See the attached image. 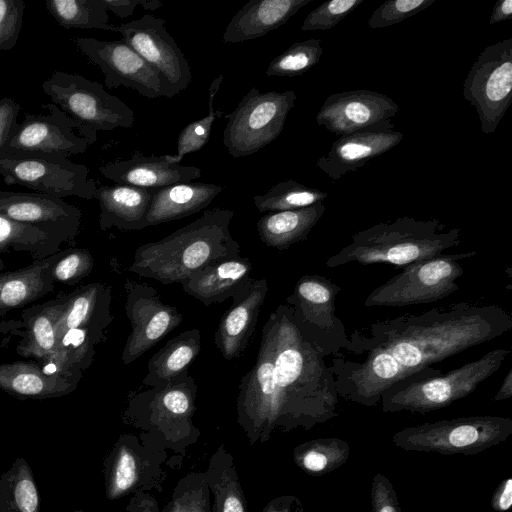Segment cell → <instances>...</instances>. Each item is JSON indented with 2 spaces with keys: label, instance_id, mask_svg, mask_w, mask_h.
I'll return each instance as SVG.
<instances>
[{
  "label": "cell",
  "instance_id": "6da1fadb",
  "mask_svg": "<svg viewBox=\"0 0 512 512\" xmlns=\"http://www.w3.org/2000/svg\"><path fill=\"white\" fill-rule=\"evenodd\" d=\"M512 329V316L498 305L457 302L422 314L379 320L350 336V361L340 353L329 368L343 399L374 407L394 384L412 377L440 375L433 364Z\"/></svg>",
  "mask_w": 512,
  "mask_h": 512
},
{
  "label": "cell",
  "instance_id": "7a4b0ae2",
  "mask_svg": "<svg viewBox=\"0 0 512 512\" xmlns=\"http://www.w3.org/2000/svg\"><path fill=\"white\" fill-rule=\"evenodd\" d=\"M261 342L273 362L278 421L310 429L338 415L333 374L291 306L279 305L270 314Z\"/></svg>",
  "mask_w": 512,
  "mask_h": 512
},
{
  "label": "cell",
  "instance_id": "3957f363",
  "mask_svg": "<svg viewBox=\"0 0 512 512\" xmlns=\"http://www.w3.org/2000/svg\"><path fill=\"white\" fill-rule=\"evenodd\" d=\"M233 216L230 209L206 210L170 235L139 246L128 270L169 285L218 259L240 256V244L230 232Z\"/></svg>",
  "mask_w": 512,
  "mask_h": 512
},
{
  "label": "cell",
  "instance_id": "277c9868",
  "mask_svg": "<svg viewBox=\"0 0 512 512\" xmlns=\"http://www.w3.org/2000/svg\"><path fill=\"white\" fill-rule=\"evenodd\" d=\"M460 236V229L437 219L399 217L353 234L351 242L330 256L325 265L337 268L352 263H386L404 267L457 247Z\"/></svg>",
  "mask_w": 512,
  "mask_h": 512
},
{
  "label": "cell",
  "instance_id": "5b68a950",
  "mask_svg": "<svg viewBox=\"0 0 512 512\" xmlns=\"http://www.w3.org/2000/svg\"><path fill=\"white\" fill-rule=\"evenodd\" d=\"M509 353L510 349L495 348L446 373L400 381L382 394V411L425 414L447 407L469 396L496 373Z\"/></svg>",
  "mask_w": 512,
  "mask_h": 512
},
{
  "label": "cell",
  "instance_id": "8992f818",
  "mask_svg": "<svg viewBox=\"0 0 512 512\" xmlns=\"http://www.w3.org/2000/svg\"><path fill=\"white\" fill-rule=\"evenodd\" d=\"M43 92L79 127L91 144L98 131L131 128L134 112L96 81L79 74L55 70L42 85Z\"/></svg>",
  "mask_w": 512,
  "mask_h": 512
},
{
  "label": "cell",
  "instance_id": "52a82bcc",
  "mask_svg": "<svg viewBox=\"0 0 512 512\" xmlns=\"http://www.w3.org/2000/svg\"><path fill=\"white\" fill-rule=\"evenodd\" d=\"M511 435L512 418L480 415L406 427L392 436V442L405 451L475 455Z\"/></svg>",
  "mask_w": 512,
  "mask_h": 512
},
{
  "label": "cell",
  "instance_id": "ba28073f",
  "mask_svg": "<svg viewBox=\"0 0 512 512\" xmlns=\"http://www.w3.org/2000/svg\"><path fill=\"white\" fill-rule=\"evenodd\" d=\"M475 251L442 254L403 267L402 271L378 286L365 299L366 307H404L442 300L459 290L463 275L460 260Z\"/></svg>",
  "mask_w": 512,
  "mask_h": 512
},
{
  "label": "cell",
  "instance_id": "9c48e42d",
  "mask_svg": "<svg viewBox=\"0 0 512 512\" xmlns=\"http://www.w3.org/2000/svg\"><path fill=\"white\" fill-rule=\"evenodd\" d=\"M0 175L7 185H20L53 197H96L89 169L58 153L18 152L0 155Z\"/></svg>",
  "mask_w": 512,
  "mask_h": 512
},
{
  "label": "cell",
  "instance_id": "30bf717a",
  "mask_svg": "<svg viewBox=\"0 0 512 512\" xmlns=\"http://www.w3.org/2000/svg\"><path fill=\"white\" fill-rule=\"evenodd\" d=\"M295 100L292 90L262 93L256 87L250 88L226 116L223 143L228 153L234 158L251 155L274 141L282 132Z\"/></svg>",
  "mask_w": 512,
  "mask_h": 512
},
{
  "label": "cell",
  "instance_id": "8fae6325",
  "mask_svg": "<svg viewBox=\"0 0 512 512\" xmlns=\"http://www.w3.org/2000/svg\"><path fill=\"white\" fill-rule=\"evenodd\" d=\"M463 97L476 108L482 132L494 133L512 101V38L477 56L464 80Z\"/></svg>",
  "mask_w": 512,
  "mask_h": 512
},
{
  "label": "cell",
  "instance_id": "7c38bea8",
  "mask_svg": "<svg viewBox=\"0 0 512 512\" xmlns=\"http://www.w3.org/2000/svg\"><path fill=\"white\" fill-rule=\"evenodd\" d=\"M340 290L339 285L322 275H303L286 298V304L294 309L324 357H334L350 347L345 325L336 315Z\"/></svg>",
  "mask_w": 512,
  "mask_h": 512
},
{
  "label": "cell",
  "instance_id": "4fadbf2b",
  "mask_svg": "<svg viewBox=\"0 0 512 512\" xmlns=\"http://www.w3.org/2000/svg\"><path fill=\"white\" fill-rule=\"evenodd\" d=\"M165 24L164 19L145 14L116 26V32L160 76L164 97L172 98L188 88L191 70Z\"/></svg>",
  "mask_w": 512,
  "mask_h": 512
},
{
  "label": "cell",
  "instance_id": "5bb4252c",
  "mask_svg": "<svg viewBox=\"0 0 512 512\" xmlns=\"http://www.w3.org/2000/svg\"><path fill=\"white\" fill-rule=\"evenodd\" d=\"M124 287V309L131 331L121 358L128 365L176 329L183 316L176 307L162 302L158 291L147 283L126 279Z\"/></svg>",
  "mask_w": 512,
  "mask_h": 512
},
{
  "label": "cell",
  "instance_id": "9a60e30c",
  "mask_svg": "<svg viewBox=\"0 0 512 512\" xmlns=\"http://www.w3.org/2000/svg\"><path fill=\"white\" fill-rule=\"evenodd\" d=\"M72 40L78 50L100 68L108 88L124 86L150 99L164 96L160 76L123 39L75 37Z\"/></svg>",
  "mask_w": 512,
  "mask_h": 512
},
{
  "label": "cell",
  "instance_id": "2e32d148",
  "mask_svg": "<svg viewBox=\"0 0 512 512\" xmlns=\"http://www.w3.org/2000/svg\"><path fill=\"white\" fill-rule=\"evenodd\" d=\"M399 110L387 95L364 89L335 93L326 98L316 115L318 125L346 135L366 130L391 129Z\"/></svg>",
  "mask_w": 512,
  "mask_h": 512
},
{
  "label": "cell",
  "instance_id": "e0dca14e",
  "mask_svg": "<svg viewBox=\"0 0 512 512\" xmlns=\"http://www.w3.org/2000/svg\"><path fill=\"white\" fill-rule=\"evenodd\" d=\"M49 113H25L4 147L2 154L18 152L58 153L65 157L84 153L90 141L79 132V127L53 103L42 105Z\"/></svg>",
  "mask_w": 512,
  "mask_h": 512
},
{
  "label": "cell",
  "instance_id": "ac0fdd59",
  "mask_svg": "<svg viewBox=\"0 0 512 512\" xmlns=\"http://www.w3.org/2000/svg\"><path fill=\"white\" fill-rule=\"evenodd\" d=\"M0 216L70 243L80 232L82 212L61 198L43 193L0 191Z\"/></svg>",
  "mask_w": 512,
  "mask_h": 512
},
{
  "label": "cell",
  "instance_id": "d6986e66",
  "mask_svg": "<svg viewBox=\"0 0 512 512\" xmlns=\"http://www.w3.org/2000/svg\"><path fill=\"white\" fill-rule=\"evenodd\" d=\"M267 293V279L253 278L232 297V304L222 315L214 337L216 347L225 360L239 358L246 350L255 333Z\"/></svg>",
  "mask_w": 512,
  "mask_h": 512
},
{
  "label": "cell",
  "instance_id": "ffe728a7",
  "mask_svg": "<svg viewBox=\"0 0 512 512\" xmlns=\"http://www.w3.org/2000/svg\"><path fill=\"white\" fill-rule=\"evenodd\" d=\"M99 172L116 184L144 189L191 182L201 175L200 168L177 164L172 160V155L144 156L140 153L104 164Z\"/></svg>",
  "mask_w": 512,
  "mask_h": 512
},
{
  "label": "cell",
  "instance_id": "44dd1931",
  "mask_svg": "<svg viewBox=\"0 0 512 512\" xmlns=\"http://www.w3.org/2000/svg\"><path fill=\"white\" fill-rule=\"evenodd\" d=\"M403 139V134L392 129L366 130L342 135L333 142L329 152L318 158L316 166L333 182L349 172L363 167Z\"/></svg>",
  "mask_w": 512,
  "mask_h": 512
},
{
  "label": "cell",
  "instance_id": "7402d4cb",
  "mask_svg": "<svg viewBox=\"0 0 512 512\" xmlns=\"http://www.w3.org/2000/svg\"><path fill=\"white\" fill-rule=\"evenodd\" d=\"M67 299L68 294H62L21 312L24 331H21L22 339L16 352L24 358L34 359L50 372H57V324Z\"/></svg>",
  "mask_w": 512,
  "mask_h": 512
},
{
  "label": "cell",
  "instance_id": "603a6c76",
  "mask_svg": "<svg viewBox=\"0 0 512 512\" xmlns=\"http://www.w3.org/2000/svg\"><path fill=\"white\" fill-rule=\"evenodd\" d=\"M252 270L247 257L223 258L204 266L180 284L186 294L209 306L232 299L253 279Z\"/></svg>",
  "mask_w": 512,
  "mask_h": 512
},
{
  "label": "cell",
  "instance_id": "cb8c5ba5",
  "mask_svg": "<svg viewBox=\"0 0 512 512\" xmlns=\"http://www.w3.org/2000/svg\"><path fill=\"white\" fill-rule=\"evenodd\" d=\"M82 373L47 371L37 361L0 363V389L19 399L60 397L74 391Z\"/></svg>",
  "mask_w": 512,
  "mask_h": 512
},
{
  "label": "cell",
  "instance_id": "d4e9b609",
  "mask_svg": "<svg viewBox=\"0 0 512 512\" xmlns=\"http://www.w3.org/2000/svg\"><path fill=\"white\" fill-rule=\"evenodd\" d=\"M237 403L238 410L245 420L255 424L278 421L273 362L267 347L262 342L256 363L240 381Z\"/></svg>",
  "mask_w": 512,
  "mask_h": 512
},
{
  "label": "cell",
  "instance_id": "484cf974",
  "mask_svg": "<svg viewBox=\"0 0 512 512\" xmlns=\"http://www.w3.org/2000/svg\"><path fill=\"white\" fill-rule=\"evenodd\" d=\"M313 0H249L232 17L222 37L223 43L253 40L284 25Z\"/></svg>",
  "mask_w": 512,
  "mask_h": 512
},
{
  "label": "cell",
  "instance_id": "4316f807",
  "mask_svg": "<svg viewBox=\"0 0 512 512\" xmlns=\"http://www.w3.org/2000/svg\"><path fill=\"white\" fill-rule=\"evenodd\" d=\"M154 189L115 184L97 187L100 206L99 226L102 231L113 227L121 231L146 228V215Z\"/></svg>",
  "mask_w": 512,
  "mask_h": 512
},
{
  "label": "cell",
  "instance_id": "83f0119b",
  "mask_svg": "<svg viewBox=\"0 0 512 512\" xmlns=\"http://www.w3.org/2000/svg\"><path fill=\"white\" fill-rule=\"evenodd\" d=\"M111 301V286L102 282L82 285L68 293L57 324V341L59 336L73 328H84L105 335V330L114 319Z\"/></svg>",
  "mask_w": 512,
  "mask_h": 512
},
{
  "label": "cell",
  "instance_id": "f1b7e54d",
  "mask_svg": "<svg viewBox=\"0 0 512 512\" xmlns=\"http://www.w3.org/2000/svg\"><path fill=\"white\" fill-rule=\"evenodd\" d=\"M212 183H176L154 189L146 215V226L159 225L185 218L203 210L222 192Z\"/></svg>",
  "mask_w": 512,
  "mask_h": 512
},
{
  "label": "cell",
  "instance_id": "f546056e",
  "mask_svg": "<svg viewBox=\"0 0 512 512\" xmlns=\"http://www.w3.org/2000/svg\"><path fill=\"white\" fill-rule=\"evenodd\" d=\"M59 255L60 251L26 267L0 273V317L53 292L50 269Z\"/></svg>",
  "mask_w": 512,
  "mask_h": 512
},
{
  "label": "cell",
  "instance_id": "4dcf8cb0",
  "mask_svg": "<svg viewBox=\"0 0 512 512\" xmlns=\"http://www.w3.org/2000/svg\"><path fill=\"white\" fill-rule=\"evenodd\" d=\"M326 210L323 202L305 208L268 212L257 222L260 240L279 251L307 239Z\"/></svg>",
  "mask_w": 512,
  "mask_h": 512
},
{
  "label": "cell",
  "instance_id": "1f68e13d",
  "mask_svg": "<svg viewBox=\"0 0 512 512\" xmlns=\"http://www.w3.org/2000/svg\"><path fill=\"white\" fill-rule=\"evenodd\" d=\"M201 350V334L196 328L174 336L148 361L142 384L148 387L165 386L188 373Z\"/></svg>",
  "mask_w": 512,
  "mask_h": 512
},
{
  "label": "cell",
  "instance_id": "d6a6232c",
  "mask_svg": "<svg viewBox=\"0 0 512 512\" xmlns=\"http://www.w3.org/2000/svg\"><path fill=\"white\" fill-rule=\"evenodd\" d=\"M62 243L36 227L0 216V253H27L39 260L57 253Z\"/></svg>",
  "mask_w": 512,
  "mask_h": 512
},
{
  "label": "cell",
  "instance_id": "836d02e7",
  "mask_svg": "<svg viewBox=\"0 0 512 512\" xmlns=\"http://www.w3.org/2000/svg\"><path fill=\"white\" fill-rule=\"evenodd\" d=\"M46 8L57 23L66 29H101L116 32L109 24L103 0H46Z\"/></svg>",
  "mask_w": 512,
  "mask_h": 512
},
{
  "label": "cell",
  "instance_id": "e575fe53",
  "mask_svg": "<svg viewBox=\"0 0 512 512\" xmlns=\"http://www.w3.org/2000/svg\"><path fill=\"white\" fill-rule=\"evenodd\" d=\"M350 455L347 441L337 437L310 440L295 450V461L313 476L328 474L346 463Z\"/></svg>",
  "mask_w": 512,
  "mask_h": 512
},
{
  "label": "cell",
  "instance_id": "d590c367",
  "mask_svg": "<svg viewBox=\"0 0 512 512\" xmlns=\"http://www.w3.org/2000/svg\"><path fill=\"white\" fill-rule=\"evenodd\" d=\"M106 340V335L88 329L73 328L58 338L56 371L64 374L83 373L94 360L95 346Z\"/></svg>",
  "mask_w": 512,
  "mask_h": 512
},
{
  "label": "cell",
  "instance_id": "8d00e7d4",
  "mask_svg": "<svg viewBox=\"0 0 512 512\" xmlns=\"http://www.w3.org/2000/svg\"><path fill=\"white\" fill-rule=\"evenodd\" d=\"M329 194L308 187L295 180H285L272 186L262 195L254 196V204L260 212L295 210L323 202Z\"/></svg>",
  "mask_w": 512,
  "mask_h": 512
},
{
  "label": "cell",
  "instance_id": "74e56055",
  "mask_svg": "<svg viewBox=\"0 0 512 512\" xmlns=\"http://www.w3.org/2000/svg\"><path fill=\"white\" fill-rule=\"evenodd\" d=\"M323 53L320 39H308L292 44L269 64L268 76L294 77L309 71Z\"/></svg>",
  "mask_w": 512,
  "mask_h": 512
},
{
  "label": "cell",
  "instance_id": "f35d334b",
  "mask_svg": "<svg viewBox=\"0 0 512 512\" xmlns=\"http://www.w3.org/2000/svg\"><path fill=\"white\" fill-rule=\"evenodd\" d=\"M222 80L223 76H218L209 87L208 114L199 120L191 122L179 133L177 152L175 155H172V160L175 163L180 164L186 154L199 151L208 142L212 125L215 119L221 115V112L214 108V100Z\"/></svg>",
  "mask_w": 512,
  "mask_h": 512
},
{
  "label": "cell",
  "instance_id": "ab89813d",
  "mask_svg": "<svg viewBox=\"0 0 512 512\" xmlns=\"http://www.w3.org/2000/svg\"><path fill=\"white\" fill-rule=\"evenodd\" d=\"M94 267V258L90 251L69 248L60 251V255L50 269L54 284L75 285L88 277Z\"/></svg>",
  "mask_w": 512,
  "mask_h": 512
},
{
  "label": "cell",
  "instance_id": "60d3db41",
  "mask_svg": "<svg viewBox=\"0 0 512 512\" xmlns=\"http://www.w3.org/2000/svg\"><path fill=\"white\" fill-rule=\"evenodd\" d=\"M365 0H330L313 9L304 19L300 30L325 31L336 26Z\"/></svg>",
  "mask_w": 512,
  "mask_h": 512
},
{
  "label": "cell",
  "instance_id": "b9f144b4",
  "mask_svg": "<svg viewBox=\"0 0 512 512\" xmlns=\"http://www.w3.org/2000/svg\"><path fill=\"white\" fill-rule=\"evenodd\" d=\"M435 0H388L374 10L368 20L372 29L398 24L425 10Z\"/></svg>",
  "mask_w": 512,
  "mask_h": 512
},
{
  "label": "cell",
  "instance_id": "7bdbcfd3",
  "mask_svg": "<svg viewBox=\"0 0 512 512\" xmlns=\"http://www.w3.org/2000/svg\"><path fill=\"white\" fill-rule=\"evenodd\" d=\"M25 11L23 0H0V51L17 44Z\"/></svg>",
  "mask_w": 512,
  "mask_h": 512
},
{
  "label": "cell",
  "instance_id": "ee69618b",
  "mask_svg": "<svg viewBox=\"0 0 512 512\" xmlns=\"http://www.w3.org/2000/svg\"><path fill=\"white\" fill-rule=\"evenodd\" d=\"M371 512H401L397 493L390 480L376 473L371 481Z\"/></svg>",
  "mask_w": 512,
  "mask_h": 512
},
{
  "label": "cell",
  "instance_id": "f6af8a7d",
  "mask_svg": "<svg viewBox=\"0 0 512 512\" xmlns=\"http://www.w3.org/2000/svg\"><path fill=\"white\" fill-rule=\"evenodd\" d=\"M136 479V463L134 457L126 450H122L117 458L114 476L113 489L116 494L129 489Z\"/></svg>",
  "mask_w": 512,
  "mask_h": 512
},
{
  "label": "cell",
  "instance_id": "bcb514c9",
  "mask_svg": "<svg viewBox=\"0 0 512 512\" xmlns=\"http://www.w3.org/2000/svg\"><path fill=\"white\" fill-rule=\"evenodd\" d=\"M21 106L9 97L0 98V153L9 142L17 122Z\"/></svg>",
  "mask_w": 512,
  "mask_h": 512
},
{
  "label": "cell",
  "instance_id": "7dc6e473",
  "mask_svg": "<svg viewBox=\"0 0 512 512\" xmlns=\"http://www.w3.org/2000/svg\"><path fill=\"white\" fill-rule=\"evenodd\" d=\"M15 501L22 512H36L39 504L34 483L23 478L15 486Z\"/></svg>",
  "mask_w": 512,
  "mask_h": 512
},
{
  "label": "cell",
  "instance_id": "c3c4849f",
  "mask_svg": "<svg viewBox=\"0 0 512 512\" xmlns=\"http://www.w3.org/2000/svg\"><path fill=\"white\" fill-rule=\"evenodd\" d=\"M491 508L495 512H506L512 506V478L503 479L494 490L491 500Z\"/></svg>",
  "mask_w": 512,
  "mask_h": 512
},
{
  "label": "cell",
  "instance_id": "681fc988",
  "mask_svg": "<svg viewBox=\"0 0 512 512\" xmlns=\"http://www.w3.org/2000/svg\"><path fill=\"white\" fill-rule=\"evenodd\" d=\"M139 2L140 0H103L106 10L120 18L131 16Z\"/></svg>",
  "mask_w": 512,
  "mask_h": 512
},
{
  "label": "cell",
  "instance_id": "f907efd6",
  "mask_svg": "<svg viewBox=\"0 0 512 512\" xmlns=\"http://www.w3.org/2000/svg\"><path fill=\"white\" fill-rule=\"evenodd\" d=\"M511 18L512 0H499L493 6L489 24H497L505 20H510Z\"/></svg>",
  "mask_w": 512,
  "mask_h": 512
},
{
  "label": "cell",
  "instance_id": "816d5d0a",
  "mask_svg": "<svg viewBox=\"0 0 512 512\" xmlns=\"http://www.w3.org/2000/svg\"><path fill=\"white\" fill-rule=\"evenodd\" d=\"M512 396V370H509L498 389L497 393L495 394L493 400L494 401H503L506 399L511 398Z\"/></svg>",
  "mask_w": 512,
  "mask_h": 512
},
{
  "label": "cell",
  "instance_id": "f5cc1de1",
  "mask_svg": "<svg viewBox=\"0 0 512 512\" xmlns=\"http://www.w3.org/2000/svg\"><path fill=\"white\" fill-rule=\"evenodd\" d=\"M22 329H24V324L21 319H11L0 322V334L13 333L21 335Z\"/></svg>",
  "mask_w": 512,
  "mask_h": 512
},
{
  "label": "cell",
  "instance_id": "db71d44e",
  "mask_svg": "<svg viewBox=\"0 0 512 512\" xmlns=\"http://www.w3.org/2000/svg\"><path fill=\"white\" fill-rule=\"evenodd\" d=\"M221 512H244V507L236 495H228L223 501Z\"/></svg>",
  "mask_w": 512,
  "mask_h": 512
},
{
  "label": "cell",
  "instance_id": "11a10c76",
  "mask_svg": "<svg viewBox=\"0 0 512 512\" xmlns=\"http://www.w3.org/2000/svg\"><path fill=\"white\" fill-rule=\"evenodd\" d=\"M139 5L146 10H156L160 8L163 3L160 0H140Z\"/></svg>",
  "mask_w": 512,
  "mask_h": 512
},
{
  "label": "cell",
  "instance_id": "9f6ffc18",
  "mask_svg": "<svg viewBox=\"0 0 512 512\" xmlns=\"http://www.w3.org/2000/svg\"><path fill=\"white\" fill-rule=\"evenodd\" d=\"M5 267L6 266H5L4 261L0 258V271H2Z\"/></svg>",
  "mask_w": 512,
  "mask_h": 512
}]
</instances>
